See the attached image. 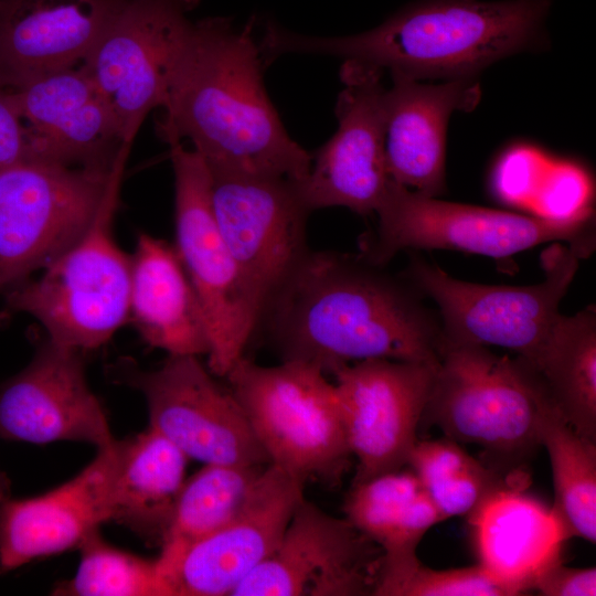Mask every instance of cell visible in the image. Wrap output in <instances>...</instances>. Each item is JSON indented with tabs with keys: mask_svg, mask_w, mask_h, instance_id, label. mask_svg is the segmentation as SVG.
<instances>
[{
	"mask_svg": "<svg viewBox=\"0 0 596 596\" xmlns=\"http://www.w3.org/2000/svg\"><path fill=\"white\" fill-rule=\"evenodd\" d=\"M392 74L384 92V152L390 178L418 193L445 188L446 131L454 111L472 110L481 96L475 77L426 84Z\"/></svg>",
	"mask_w": 596,
	"mask_h": 596,
	"instance_id": "44dd1931",
	"label": "cell"
},
{
	"mask_svg": "<svg viewBox=\"0 0 596 596\" xmlns=\"http://www.w3.org/2000/svg\"><path fill=\"white\" fill-rule=\"evenodd\" d=\"M344 85L336 115L338 129L311 158L307 175L292 185L311 213L343 206L360 214L375 213L390 175L384 152V92L382 68L345 60Z\"/></svg>",
	"mask_w": 596,
	"mask_h": 596,
	"instance_id": "5bb4252c",
	"label": "cell"
},
{
	"mask_svg": "<svg viewBox=\"0 0 596 596\" xmlns=\"http://www.w3.org/2000/svg\"><path fill=\"white\" fill-rule=\"evenodd\" d=\"M521 593L479 563L434 570L419 563L393 596H514Z\"/></svg>",
	"mask_w": 596,
	"mask_h": 596,
	"instance_id": "1f68e13d",
	"label": "cell"
},
{
	"mask_svg": "<svg viewBox=\"0 0 596 596\" xmlns=\"http://www.w3.org/2000/svg\"><path fill=\"white\" fill-rule=\"evenodd\" d=\"M376 230L364 236L361 256L385 266L404 249H453L505 259L544 243H566L592 253V212L556 220L541 215L448 202L390 179L377 206Z\"/></svg>",
	"mask_w": 596,
	"mask_h": 596,
	"instance_id": "52a82bcc",
	"label": "cell"
},
{
	"mask_svg": "<svg viewBox=\"0 0 596 596\" xmlns=\"http://www.w3.org/2000/svg\"><path fill=\"white\" fill-rule=\"evenodd\" d=\"M189 458L152 427L117 440L110 521L161 542L185 481Z\"/></svg>",
	"mask_w": 596,
	"mask_h": 596,
	"instance_id": "484cf974",
	"label": "cell"
},
{
	"mask_svg": "<svg viewBox=\"0 0 596 596\" xmlns=\"http://www.w3.org/2000/svg\"><path fill=\"white\" fill-rule=\"evenodd\" d=\"M193 355H168L151 371L128 370L124 379L147 403L150 427L189 459L203 464L264 466L269 459L238 402Z\"/></svg>",
	"mask_w": 596,
	"mask_h": 596,
	"instance_id": "7c38bea8",
	"label": "cell"
},
{
	"mask_svg": "<svg viewBox=\"0 0 596 596\" xmlns=\"http://www.w3.org/2000/svg\"><path fill=\"white\" fill-rule=\"evenodd\" d=\"M74 576L55 594L72 596H169L157 558L146 560L103 540L98 530L81 544Z\"/></svg>",
	"mask_w": 596,
	"mask_h": 596,
	"instance_id": "4dcf8cb0",
	"label": "cell"
},
{
	"mask_svg": "<svg viewBox=\"0 0 596 596\" xmlns=\"http://www.w3.org/2000/svg\"><path fill=\"white\" fill-rule=\"evenodd\" d=\"M130 257L128 319L141 339L168 355H207L203 312L174 246L142 233Z\"/></svg>",
	"mask_w": 596,
	"mask_h": 596,
	"instance_id": "603a6c76",
	"label": "cell"
},
{
	"mask_svg": "<svg viewBox=\"0 0 596 596\" xmlns=\"http://www.w3.org/2000/svg\"><path fill=\"white\" fill-rule=\"evenodd\" d=\"M34 159L67 167H109L121 147L110 106L86 70H58L9 89Z\"/></svg>",
	"mask_w": 596,
	"mask_h": 596,
	"instance_id": "d6986e66",
	"label": "cell"
},
{
	"mask_svg": "<svg viewBox=\"0 0 596 596\" xmlns=\"http://www.w3.org/2000/svg\"><path fill=\"white\" fill-rule=\"evenodd\" d=\"M305 485L268 464L232 520L159 568L169 596H232L278 545Z\"/></svg>",
	"mask_w": 596,
	"mask_h": 596,
	"instance_id": "e0dca14e",
	"label": "cell"
},
{
	"mask_svg": "<svg viewBox=\"0 0 596 596\" xmlns=\"http://www.w3.org/2000/svg\"><path fill=\"white\" fill-rule=\"evenodd\" d=\"M130 148L120 149L87 230L36 279L8 291V309L35 318L57 345L76 351L98 348L129 318L131 257L115 242L113 222Z\"/></svg>",
	"mask_w": 596,
	"mask_h": 596,
	"instance_id": "5b68a950",
	"label": "cell"
},
{
	"mask_svg": "<svg viewBox=\"0 0 596 596\" xmlns=\"http://www.w3.org/2000/svg\"><path fill=\"white\" fill-rule=\"evenodd\" d=\"M199 0H116L82 63L132 145L143 120L163 107Z\"/></svg>",
	"mask_w": 596,
	"mask_h": 596,
	"instance_id": "8fae6325",
	"label": "cell"
},
{
	"mask_svg": "<svg viewBox=\"0 0 596 596\" xmlns=\"http://www.w3.org/2000/svg\"><path fill=\"white\" fill-rule=\"evenodd\" d=\"M210 172L219 230L262 312L310 249V212L286 178Z\"/></svg>",
	"mask_w": 596,
	"mask_h": 596,
	"instance_id": "2e32d148",
	"label": "cell"
},
{
	"mask_svg": "<svg viewBox=\"0 0 596 596\" xmlns=\"http://www.w3.org/2000/svg\"><path fill=\"white\" fill-rule=\"evenodd\" d=\"M174 174V248L209 337L207 369L224 377L256 334L259 306L219 230L204 159L167 136Z\"/></svg>",
	"mask_w": 596,
	"mask_h": 596,
	"instance_id": "9c48e42d",
	"label": "cell"
},
{
	"mask_svg": "<svg viewBox=\"0 0 596 596\" xmlns=\"http://www.w3.org/2000/svg\"><path fill=\"white\" fill-rule=\"evenodd\" d=\"M529 590L543 596H595L596 568L570 567L558 557L535 574Z\"/></svg>",
	"mask_w": 596,
	"mask_h": 596,
	"instance_id": "d6a6232c",
	"label": "cell"
},
{
	"mask_svg": "<svg viewBox=\"0 0 596 596\" xmlns=\"http://www.w3.org/2000/svg\"><path fill=\"white\" fill-rule=\"evenodd\" d=\"M525 361V360H524ZM561 416L596 441V311L560 315L532 362Z\"/></svg>",
	"mask_w": 596,
	"mask_h": 596,
	"instance_id": "4316f807",
	"label": "cell"
},
{
	"mask_svg": "<svg viewBox=\"0 0 596 596\" xmlns=\"http://www.w3.org/2000/svg\"><path fill=\"white\" fill-rule=\"evenodd\" d=\"M382 564L381 549L345 518L304 498L276 549L232 596L374 595Z\"/></svg>",
	"mask_w": 596,
	"mask_h": 596,
	"instance_id": "9a60e30c",
	"label": "cell"
},
{
	"mask_svg": "<svg viewBox=\"0 0 596 596\" xmlns=\"http://www.w3.org/2000/svg\"><path fill=\"white\" fill-rule=\"evenodd\" d=\"M407 466L444 521L470 517L498 490L526 482L524 475H504L470 456L459 443L446 436L417 440Z\"/></svg>",
	"mask_w": 596,
	"mask_h": 596,
	"instance_id": "f546056e",
	"label": "cell"
},
{
	"mask_svg": "<svg viewBox=\"0 0 596 596\" xmlns=\"http://www.w3.org/2000/svg\"><path fill=\"white\" fill-rule=\"evenodd\" d=\"M269 464L304 483L337 485L350 453L336 386L298 361L265 366L242 356L224 376Z\"/></svg>",
	"mask_w": 596,
	"mask_h": 596,
	"instance_id": "8992f818",
	"label": "cell"
},
{
	"mask_svg": "<svg viewBox=\"0 0 596 596\" xmlns=\"http://www.w3.org/2000/svg\"><path fill=\"white\" fill-rule=\"evenodd\" d=\"M253 21L192 23L159 130L189 138L210 171L302 180L312 155L287 134L263 82Z\"/></svg>",
	"mask_w": 596,
	"mask_h": 596,
	"instance_id": "7a4b0ae2",
	"label": "cell"
},
{
	"mask_svg": "<svg viewBox=\"0 0 596 596\" xmlns=\"http://www.w3.org/2000/svg\"><path fill=\"white\" fill-rule=\"evenodd\" d=\"M113 166L29 159L0 170V294L43 269L87 230Z\"/></svg>",
	"mask_w": 596,
	"mask_h": 596,
	"instance_id": "30bf717a",
	"label": "cell"
},
{
	"mask_svg": "<svg viewBox=\"0 0 596 596\" xmlns=\"http://www.w3.org/2000/svg\"><path fill=\"white\" fill-rule=\"evenodd\" d=\"M116 0H0V88L84 62Z\"/></svg>",
	"mask_w": 596,
	"mask_h": 596,
	"instance_id": "7402d4cb",
	"label": "cell"
},
{
	"mask_svg": "<svg viewBox=\"0 0 596 596\" xmlns=\"http://www.w3.org/2000/svg\"><path fill=\"white\" fill-rule=\"evenodd\" d=\"M0 437L31 444L83 441L98 449L116 440L78 351L47 341L0 386Z\"/></svg>",
	"mask_w": 596,
	"mask_h": 596,
	"instance_id": "ac0fdd59",
	"label": "cell"
},
{
	"mask_svg": "<svg viewBox=\"0 0 596 596\" xmlns=\"http://www.w3.org/2000/svg\"><path fill=\"white\" fill-rule=\"evenodd\" d=\"M579 258L568 244L552 243L541 255L543 280L515 287L464 281L414 255L406 279L438 307L443 342L500 347L532 362L561 315Z\"/></svg>",
	"mask_w": 596,
	"mask_h": 596,
	"instance_id": "ba28073f",
	"label": "cell"
},
{
	"mask_svg": "<svg viewBox=\"0 0 596 596\" xmlns=\"http://www.w3.org/2000/svg\"><path fill=\"white\" fill-rule=\"evenodd\" d=\"M550 6L551 0H421L349 36L302 35L268 22L259 46L267 62L285 53H313L417 79L475 77L536 43Z\"/></svg>",
	"mask_w": 596,
	"mask_h": 596,
	"instance_id": "3957f363",
	"label": "cell"
},
{
	"mask_svg": "<svg viewBox=\"0 0 596 596\" xmlns=\"http://www.w3.org/2000/svg\"><path fill=\"white\" fill-rule=\"evenodd\" d=\"M117 440L67 482L40 496L0 503V573L78 547L110 521Z\"/></svg>",
	"mask_w": 596,
	"mask_h": 596,
	"instance_id": "ffe728a7",
	"label": "cell"
},
{
	"mask_svg": "<svg viewBox=\"0 0 596 596\" xmlns=\"http://www.w3.org/2000/svg\"><path fill=\"white\" fill-rule=\"evenodd\" d=\"M34 159L26 127L9 89L0 88V170Z\"/></svg>",
	"mask_w": 596,
	"mask_h": 596,
	"instance_id": "836d02e7",
	"label": "cell"
},
{
	"mask_svg": "<svg viewBox=\"0 0 596 596\" xmlns=\"http://www.w3.org/2000/svg\"><path fill=\"white\" fill-rule=\"evenodd\" d=\"M266 466L204 464L187 478L160 542L159 568L232 520Z\"/></svg>",
	"mask_w": 596,
	"mask_h": 596,
	"instance_id": "f1b7e54d",
	"label": "cell"
},
{
	"mask_svg": "<svg viewBox=\"0 0 596 596\" xmlns=\"http://www.w3.org/2000/svg\"><path fill=\"white\" fill-rule=\"evenodd\" d=\"M344 513L383 553L376 596H393L421 563L416 551L426 532L444 522L412 470L402 469L352 485Z\"/></svg>",
	"mask_w": 596,
	"mask_h": 596,
	"instance_id": "cb8c5ba5",
	"label": "cell"
},
{
	"mask_svg": "<svg viewBox=\"0 0 596 596\" xmlns=\"http://www.w3.org/2000/svg\"><path fill=\"white\" fill-rule=\"evenodd\" d=\"M437 365L371 359L337 370V391L350 453L352 485L407 466Z\"/></svg>",
	"mask_w": 596,
	"mask_h": 596,
	"instance_id": "4fadbf2b",
	"label": "cell"
},
{
	"mask_svg": "<svg viewBox=\"0 0 596 596\" xmlns=\"http://www.w3.org/2000/svg\"><path fill=\"white\" fill-rule=\"evenodd\" d=\"M540 444L549 455L554 500L550 508L563 539L596 542V441L578 434L547 401Z\"/></svg>",
	"mask_w": 596,
	"mask_h": 596,
	"instance_id": "83f0119b",
	"label": "cell"
},
{
	"mask_svg": "<svg viewBox=\"0 0 596 596\" xmlns=\"http://www.w3.org/2000/svg\"><path fill=\"white\" fill-rule=\"evenodd\" d=\"M11 498V483L8 476L0 470V503Z\"/></svg>",
	"mask_w": 596,
	"mask_h": 596,
	"instance_id": "e575fe53",
	"label": "cell"
},
{
	"mask_svg": "<svg viewBox=\"0 0 596 596\" xmlns=\"http://www.w3.org/2000/svg\"><path fill=\"white\" fill-rule=\"evenodd\" d=\"M547 401L540 376L523 359L443 342L422 423L457 443L481 447L489 467L524 475L520 468L541 446L540 418Z\"/></svg>",
	"mask_w": 596,
	"mask_h": 596,
	"instance_id": "277c9868",
	"label": "cell"
},
{
	"mask_svg": "<svg viewBox=\"0 0 596 596\" xmlns=\"http://www.w3.org/2000/svg\"><path fill=\"white\" fill-rule=\"evenodd\" d=\"M264 333L280 361L333 374L371 359L437 365L439 319L419 292L359 255L309 249L263 307Z\"/></svg>",
	"mask_w": 596,
	"mask_h": 596,
	"instance_id": "6da1fadb",
	"label": "cell"
},
{
	"mask_svg": "<svg viewBox=\"0 0 596 596\" xmlns=\"http://www.w3.org/2000/svg\"><path fill=\"white\" fill-rule=\"evenodd\" d=\"M525 485L503 487L469 517L478 563L521 594L565 541L551 509L525 493Z\"/></svg>",
	"mask_w": 596,
	"mask_h": 596,
	"instance_id": "d4e9b609",
	"label": "cell"
}]
</instances>
